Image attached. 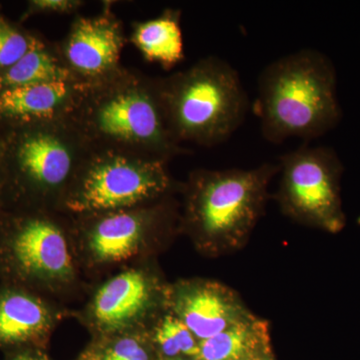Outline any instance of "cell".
Here are the masks:
<instances>
[{"mask_svg": "<svg viewBox=\"0 0 360 360\" xmlns=\"http://www.w3.org/2000/svg\"><path fill=\"white\" fill-rule=\"evenodd\" d=\"M253 110L267 141H310L338 125L341 110L330 59L305 49L269 63L258 78Z\"/></svg>", "mask_w": 360, "mask_h": 360, "instance_id": "1", "label": "cell"}, {"mask_svg": "<svg viewBox=\"0 0 360 360\" xmlns=\"http://www.w3.org/2000/svg\"><path fill=\"white\" fill-rule=\"evenodd\" d=\"M160 91L174 139L181 137L217 146L231 139L250 110V99L238 71L217 58L201 61Z\"/></svg>", "mask_w": 360, "mask_h": 360, "instance_id": "2", "label": "cell"}, {"mask_svg": "<svg viewBox=\"0 0 360 360\" xmlns=\"http://www.w3.org/2000/svg\"><path fill=\"white\" fill-rule=\"evenodd\" d=\"M278 165L264 163L255 169H229L198 174L194 184V222L208 238L233 240L255 224L266 198L269 180Z\"/></svg>", "mask_w": 360, "mask_h": 360, "instance_id": "3", "label": "cell"}, {"mask_svg": "<svg viewBox=\"0 0 360 360\" xmlns=\"http://www.w3.org/2000/svg\"><path fill=\"white\" fill-rule=\"evenodd\" d=\"M284 210L330 232L345 225L340 177L342 165L333 148L302 146L279 158Z\"/></svg>", "mask_w": 360, "mask_h": 360, "instance_id": "4", "label": "cell"}, {"mask_svg": "<svg viewBox=\"0 0 360 360\" xmlns=\"http://www.w3.org/2000/svg\"><path fill=\"white\" fill-rule=\"evenodd\" d=\"M168 184L160 161H134L116 156L90 170L70 207L77 212L127 207L165 193Z\"/></svg>", "mask_w": 360, "mask_h": 360, "instance_id": "5", "label": "cell"}, {"mask_svg": "<svg viewBox=\"0 0 360 360\" xmlns=\"http://www.w3.org/2000/svg\"><path fill=\"white\" fill-rule=\"evenodd\" d=\"M96 124L108 136L146 144L160 151H172V136L168 127L161 91H125L108 99L98 108Z\"/></svg>", "mask_w": 360, "mask_h": 360, "instance_id": "6", "label": "cell"}, {"mask_svg": "<svg viewBox=\"0 0 360 360\" xmlns=\"http://www.w3.org/2000/svg\"><path fill=\"white\" fill-rule=\"evenodd\" d=\"M13 251L18 264L30 274L51 278L72 274L65 236L49 222L35 220L25 225L14 240Z\"/></svg>", "mask_w": 360, "mask_h": 360, "instance_id": "7", "label": "cell"}, {"mask_svg": "<svg viewBox=\"0 0 360 360\" xmlns=\"http://www.w3.org/2000/svg\"><path fill=\"white\" fill-rule=\"evenodd\" d=\"M148 300L146 277L132 270L104 284L94 302V315L103 328L115 330L134 321L146 309Z\"/></svg>", "mask_w": 360, "mask_h": 360, "instance_id": "8", "label": "cell"}, {"mask_svg": "<svg viewBox=\"0 0 360 360\" xmlns=\"http://www.w3.org/2000/svg\"><path fill=\"white\" fill-rule=\"evenodd\" d=\"M120 45L115 26L103 20H84L78 22L71 35L68 58L78 70L94 75L115 65Z\"/></svg>", "mask_w": 360, "mask_h": 360, "instance_id": "9", "label": "cell"}, {"mask_svg": "<svg viewBox=\"0 0 360 360\" xmlns=\"http://www.w3.org/2000/svg\"><path fill=\"white\" fill-rule=\"evenodd\" d=\"M180 321L195 338L207 340L236 323L238 311L224 293L210 288L189 291L179 300Z\"/></svg>", "mask_w": 360, "mask_h": 360, "instance_id": "10", "label": "cell"}, {"mask_svg": "<svg viewBox=\"0 0 360 360\" xmlns=\"http://www.w3.org/2000/svg\"><path fill=\"white\" fill-rule=\"evenodd\" d=\"M49 326L46 309L30 296L0 295V343L25 342L44 333Z\"/></svg>", "mask_w": 360, "mask_h": 360, "instance_id": "11", "label": "cell"}, {"mask_svg": "<svg viewBox=\"0 0 360 360\" xmlns=\"http://www.w3.org/2000/svg\"><path fill=\"white\" fill-rule=\"evenodd\" d=\"M23 168L33 179L46 186H58L70 174L72 158L70 151L51 135L30 137L20 148Z\"/></svg>", "mask_w": 360, "mask_h": 360, "instance_id": "12", "label": "cell"}, {"mask_svg": "<svg viewBox=\"0 0 360 360\" xmlns=\"http://www.w3.org/2000/svg\"><path fill=\"white\" fill-rule=\"evenodd\" d=\"M68 94L65 80L9 87L0 94V113L13 117L51 115Z\"/></svg>", "mask_w": 360, "mask_h": 360, "instance_id": "13", "label": "cell"}, {"mask_svg": "<svg viewBox=\"0 0 360 360\" xmlns=\"http://www.w3.org/2000/svg\"><path fill=\"white\" fill-rule=\"evenodd\" d=\"M266 338L264 322L241 319L219 335L201 341L198 359L243 360L264 345Z\"/></svg>", "mask_w": 360, "mask_h": 360, "instance_id": "14", "label": "cell"}, {"mask_svg": "<svg viewBox=\"0 0 360 360\" xmlns=\"http://www.w3.org/2000/svg\"><path fill=\"white\" fill-rule=\"evenodd\" d=\"M142 222L129 213L110 215L97 225L90 246L103 262H120L129 257L141 241Z\"/></svg>", "mask_w": 360, "mask_h": 360, "instance_id": "15", "label": "cell"}, {"mask_svg": "<svg viewBox=\"0 0 360 360\" xmlns=\"http://www.w3.org/2000/svg\"><path fill=\"white\" fill-rule=\"evenodd\" d=\"M135 41L146 58L167 68L184 59L182 32L179 18L172 14H165L139 26Z\"/></svg>", "mask_w": 360, "mask_h": 360, "instance_id": "16", "label": "cell"}, {"mask_svg": "<svg viewBox=\"0 0 360 360\" xmlns=\"http://www.w3.org/2000/svg\"><path fill=\"white\" fill-rule=\"evenodd\" d=\"M54 80H63V73L56 61L46 52L30 46L25 56L0 77V86L9 89Z\"/></svg>", "mask_w": 360, "mask_h": 360, "instance_id": "17", "label": "cell"}, {"mask_svg": "<svg viewBox=\"0 0 360 360\" xmlns=\"http://www.w3.org/2000/svg\"><path fill=\"white\" fill-rule=\"evenodd\" d=\"M156 341L163 354L170 359L179 354L198 357L200 345L195 336L180 319L167 316L156 331Z\"/></svg>", "mask_w": 360, "mask_h": 360, "instance_id": "18", "label": "cell"}, {"mask_svg": "<svg viewBox=\"0 0 360 360\" xmlns=\"http://www.w3.org/2000/svg\"><path fill=\"white\" fill-rule=\"evenodd\" d=\"M30 44L20 32L0 22V68H11L30 51Z\"/></svg>", "mask_w": 360, "mask_h": 360, "instance_id": "19", "label": "cell"}, {"mask_svg": "<svg viewBox=\"0 0 360 360\" xmlns=\"http://www.w3.org/2000/svg\"><path fill=\"white\" fill-rule=\"evenodd\" d=\"M103 360H149V355L139 341L123 338L105 352Z\"/></svg>", "mask_w": 360, "mask_h": 360, "instance_id": "20", "label": "cell"}, {"mask_svg": "<svg viewBox=\"0 0 360 360\" xmlns=\"http://www.w3.org/2000/svg\"><path fill=\"white\" fill-rule=\"evenodd\" d=\"M8 360H47L44 355L37 354V352H26L15 355L13 359Z\"/></svg>", "mask_w": 360, "mask_h": 360, "instance_id": "21", "label": "cell"}, {"mask_svg": "<svg viewBox=\"0 0 360 360\" xmlns=\"http://www.w3.org/2000/svg\"><path fill=\"white\" fill-rule=\"evenodd\" d=\"M39 6L47 7V8H63L66 6L63 1H39L37 2Z\"/></svg>", "mask_w": 360, "mask_h": 360, "instance_id": "22", "label": "cell"}, {"mask_svg": "<svg viewBox=\"0 0 360 360\" xmlns=\"http://www.w3.org/2000/svg\"><path fill=\"white\" fill-rule=\"evenodd\" d=\"M167 360H184V359H167Z\"/></svg>", "mask_w": 360, "mask_h": 360, "instance_id": "23", "label": "cell"}, {"mask_svg": "<svg viewBox=\"0 0 360 360\" xmlns=\"http://www.w3.org/2000/svg\"><path fill=\"white\" fill-rule=\"evenodd\" d=\"M359 224H360V217H359Z\"/></svg>", "mask_w": 360, "mask_h": 360, "instance_id": "24", "label": "cell"}, {"mask_svg": "<svg viewBox=\"0 0 360 360\" xmlns=\"http://www.w3.org/2000/svg\"><path fill=\"white\" fill-rule=\"evenodd\" d=\"M257 360H264V359H257Z\"/></svg>", "mask_w": 360, "mask_h": 360, "instance_id": "25", "label": "cell"}]
</instances>
